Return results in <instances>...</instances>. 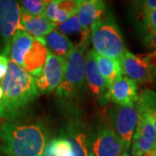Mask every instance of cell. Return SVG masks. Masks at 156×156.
Here are the masks:
<instances>
[{
  "label": "cell",
  "instance_id": "4316f807",
  "mask_svg": "<svg viewBox=\"0 0 156 156\" xmlns=\"http://www.w3.org/2000/svg\"><path fill=\"white\" fill-rule=\"evenodd\" d=\"M141 23V26L145 35L156 32V10L148 14Z\"/></svg>",
  "mask_w": 156,
  "mask_h": 156
},
{
  "label": "cell",
  "instance_id": "484cf974",
  "mask_svg": "<svg viewBox=\"0 0 156 156\" xmlns=\"http://www.w3.org/2000/svg\"><path fill=\"white\" fill-rule=\"evenodd\" d=\"M135 5L137 6V11H139V17H140L142 22L148 14L156 10V0L139 1L135 3Z\"/></svg>",
  "mask_w": 156,
  "mask_h": 156
},
{
  "label": "cell",
  "instance_id": "44dd1931",
  "mask_svg": "<svg viewBox=\"0 0 156 156\" xmlns=\"http://www.w3.org/2000/svg\"><path fill=\"white\" fill-rule=\"evenodd\" d=\"M45 44L50 53L56 56L67 59L75 46L65 35L55 29L44 38Z\"/></svg>",
  "mask_w": 156,
  "mask_h": 156
},
{
  "label": "cell",
  "instance_id": "52a82bcc",
  "mask_svg": "<svg viewBox=\"0 0 156 156\" xmlns=\"http://www.w3.org/2000/svg\"><path fill=\"white\" fill-rule=\"evenodd\" d=\"M140 117L134 106H115L111 112L112 128L122 140L127 153L132 144Z\"/></svg>",
  "mask_w": 156,
  "mask_h": 156
},
{
  "label": "cell",
  "instance_id": "ac0fdd59",
  "mask_svg": "<svg viewBox=\"0 0 156 156\" xmlns=\"http://www.w3.org/2000/svg\"><path fill=\"white\" fill-rule=\"evenodd\" d=\"M35 37L23 30H18L12 37L10 49V59L16 64L23 67V60L29 50L32 46Z\"/></svg>",
  "mask_w": 156,
  "mask_h": 156
},
{
  "label": "cell",
  "instance_id": "d6a6232c",
  "mask_svg": "<svg viewBox=\"0 0 156 156\" xmlns=\"http://www.w3.org/2000/svg\"><path fill=\"white\" fill-rule=\"evenodd\" d=\"M0 156H3V155H1V154H0Z\"/></svg>",
  "mask_w": 156,
  "mask_h": 156
},
{
  "label": "cell",
  "instance_id": "4dcf8cb0",
  "mask_svg": "<svg viewBox=\"0 0 156 156\" xmlns=\"http://www.w3.org/2000/svg\"><path fill=\"white\" fill-rule=\"evenodd\" d=\"M121 156H131V155H129L128 154H127V153H124V154H122V155Z\"/></svg>",
  "mask_w": 156,
  "mask_h": 156
},
{
  "label": "cell",
  "instance_id": "ffe728a7",
  "mask_svg": "<svg viewBox=\"0 0 156 156\" xmlns=\"http://www.w3.org/2000/svg\"><path fill=\"white\" fill-rule=\"evenodd\" d=\"M135 108L140 118L149 122L156 129V92L151 89L143 90L138 96Z\"/></svg>",
  "mask_w": 156,
  "mask_h": 156
},
{
  "label": "cell",
  "instance_id": "6da1fadb",
  "mask_svg": "<svg viewBox=\"0 0 156 156\" xmlns=\"http://www.w3.org/2000/svg\"><path fill=\"white\" fill-rule=\"evenodd\" d=\"M0 84L3 89L0 118L6 122H16L24 115L30 106L38 98L39 92L33 76L11 60L8 72Z\"/></svg>",
  "mask_w": 156,
  "mask_h": 156
},
{
  "label": "cell",
  "instance_id": "e0dca14e",
  "mask_svg": "<svg viewBox=\"0 0 156 156\" xmlns=\"http://www.w3.org/2000/svg\"><path fill=\"white\" fill-rule=\"evenodd\" d=\"M20 23L22 30L38 39H44L56 27V24L50 21L44 15L31 16L23 11H21Z\"/></svg>",
  "mask_w": 156,
  "mask_h": 156
},
{
  "label": "cell",
  "instance_id": "ba28073f",
  "mask_svg": "<svg viewBox=\"0 0 156 156\" xmlns=\"http://www.w3.org/2000/svg\"><path fill=\"white\" fill-rule=\"evenodd\" d=\"M66 62V59L49 51L43 71L38 76L33 77L39 93L50 94L57 89L64 76Z\"/></svg>",
  "mask_w": 156,
  "mask_h": 156
},
{
  "label": "cell",
  "instance_id": "7c38bea8",
  "mask_svg": "<svg viewBox=\"0 0 156 156\" xmlns=\"http://www.w3.org/2000/svg\"><path fill=\"white\" fill-rule=\"evenodd\" d=\"M137 84L127 76H122L108 89L104 101H111L119 106H134L138 100Z\"/></svg>",
  "mask_w": 156,
  "mask_h": 156
},
{
  "label": "cell",
  "instance_id": "5bb4252c",
  "mask_svg": "<svg viewBox=\"0 0 156 156\" xmlns=\"http://www.w3.org/2000/svg\"><path fill=\"white\" fill-rule=\"evenodd\" d=\"M49 54V50L45 44L44 39L35 38L32 46L24 57L23 69L37 77L43 71L45 62Z\"/></svg>",
  "mask_w": 156,
  "mask_h": 156
},
{
  "label": "cell",
  "instance_id": "4fadbf2b",
  "mask_svg": "<svg viewBox=\"0 0 156 156\" xmlns=\"http://www.w3.org/2000/svg\"><path fill=\"white\" fill-rule=\"evenodd\" d=\"M131 145L133 156H143L155 148L156 129L149 122L140 118Z\"/></svg>",
  "mask_w": 156,
  "mask_h": 156
},
{
  "label": "cell",
  "instance_id": "d4e9b609",
  "mask_svg": "<svg viewBox=\"0 0 156 156\" xmlns=\"http://www.w3.org/2000/svg\"><path fill=\"white\" fill-rule=\"evenodd\" d=\"M143 40L146 49L148 50L145 55L156 74V32L146 34Z\"/></svg>",
  "mask_w": 156,
  "mask_h": 156
},
{
  "label": "cell",
  "instance_id": "1f68e13d",
  "mask_svg": "<svg viewBox=\"0 0 156 156\" xmlns=\"http://www.w3.org/2000/svg\"><path fill=\"white\" fill-rule=\"evenodd\" d=\"M154 150L155 151V153H156V147H155V148H154Z\"/></svg>",
  "mask_w": 156,
  "mask_h": 156
},
{
  "label": "cell",
  "instance_id": "836d02e7",
  "mask_svg": "<svg viewBox=\"0 0 156 156\" xmlns=\"http://www.w3.org/2000/svg\"><path fill=\"white\" fill-rule=\"evenodd\" d=\"M155 147H156V146H155Z\"/></svg>",
  "mask_w": 156,
  "mask_h": 156
},
{
  "label": "cell",
  "instance_id": "5b68a950",
  "mask_svg": "<svg viewBox=\"0 0 156 156\" xmlns=\"http://www.w3.org/2000/svg\"><path fill=\"white\" fill-rule=\"evenodd\" d=\"M60 135L70 142L74 156H93L91 152V139L87 127L76 112L69 116L66 123L61 129Z\"/></svg>",
  "mask_w": 156,
  "mask_h": 156
},
{
  "label": "cell",
  "instance_id": "f546056e",
  "mask_svg": "<svg viewBox=\"0 0 156 156\" xmlns=\"http://www.w3.org/2000/svg\"><path fill=\"white\" fill-rule=\"evenodd\" d=\"M2 97H3V89H2V86L0 84V100L2 99Z\"/></svg>",
  "mask_w": 156,
  "mask_h": 156
},
{
  "label": "cell",
  "instance_id": "2e32d148",
  "mask_svg": "<svg viewBox=\"0 0 156 156\" xmlns=\"http://www.w3.org/2000/svg\"><path fill=\"white\" fill-rule=\"evenodd\" d=\"M85 80L92 95L103 99L108 88L98 70L93 50L85 54Z\"/></svg>",
  "mask_w": 156,
  "mask_h": 156
},
{
  "label": "cell",
  "instance_id": "cb8c5ba5",
  "mask_svg": "<svg viewBox=\"0 0 156 156\" xmlns=\"http://www.w3.org/2000/svg\"><path fill=\"white\" fill-rule=\"evenodd\" d=\"M58 29L60 30V32L63 35H76V34H81L82 38L80 40V43L83 41V29L81 27L79 21H78V17L76 15L73 16L69 19H68L67 21L62 23L58 25Z\"/></svg>",
  "mask_w": 156,
  "mask_h": 156
},
{
  "label": "cell",
  "instance_id": "7a4b0ae2",
  "mask_svg": "<svg viewBox=\"0 0 156 156\" xmlns=\"http://www.w3.org/2000/svg\"><path fill=\"white\" fill-rule=\"evenodd\" d=\"M48 136L41 122H5L0 125L1 149L7 156H42Z\"/></svg>",
  "mask_w": 156,
  "mask_h": 156
},
{
  "label": "cell",
  "instance_id": "9a60e30c",
  "mask_svg": "<svg viewBox=\"0 0 156 156\" xmlns=\"http://www.w3.org/2000/svg\"><path fill=\"white\" fill-rule=\"evenodd\" d=\"M81 0H53L46 7L44 16L56 26L77 14Z\"/></svg>",
  "mask_w": 156,
  "mask_h": 156
},
{
  "label": "cell",
  "instance_id": "7402d4cb",
  "mask_svg": "<svg viewBox=\"0 0 156 156\" xmlns=\"http://www.w3.org/2000/svg\"><path fill=\"white\" fill-rule=\"evenodd\" d=\"M42 156H74V152L70 142L59 134L48 141Z\"/></svg>",
  "mask_w": 156,
  "mask_h": 156
},
{
  "label": "cell",
  "instance_id": "d6986e66",
  "mask_svg": "<svg viewBox=\"0 0 156 156\" xmlns=\"http://www.w3.org/2000/svg\"><path fill=\"white\" fill-rule=\"evenodd\" d=\"M94 56L101 76L105 80L108 88H109L112 83L122 76L123 72L121 62L111 57L101 56L95 51Z\"/></svg>",
  "mask_w": 156,
  "mask_h": 156
},
{
  "label": "cell",
  "instance_id": "83f0119b",
  "mask_svg": "<svg viewBox=\"0 0 156 156\" xmlns=\"http://www.w3.org/2000/svg\"><path fill=\"white\" fill-rule=\"evenodd\" d=\"M9 69V59L8 56L0 54V82L6 76Z\"/></svg>",
  "mask_w": 156,
  "mask_h": 156
},
{
  "label": "cell",
  "instance_id": "277c9868",
  "mask_svg": "<svg viewBox=\"0 0 156 156\" xmlns=\"http://www.w3.org/2000/svg\"><path fill=\"white\" fill-rule=\"evenodd\" d=\"M85 47L76 45L66 59V69L62 81L56 89L59 100L69 104L83 89L85 81Z\"/></svg>",
  "mask_w": 156,
  "mask_h": 156
},
{
  "label": "cell",
  "instance_id": "8992f818",
  "mask_svg": "<svg viewBox=\"0 0 156 156\" xmlns=\"http://www.w3.org/2000/svg\"><path fill=\"white\" fill-rule=\"evenodd\" d=\"M21 8L19 2L14 0H0V39L3 44L2 54L9 56L12 37L18 30H22Z\"/></svg>",
  "mask_w": 156,
  "mask_h": 156
},
{
  "label": "cell",
  "instance_id": "603a6c76",
  "mask_svg": "<svg viewBox=\"0 0 156 156\" xmlns=\"http://www.w3.org/2000/svg\"><path fill=\"white\" fill-rule=\"evenodd\" d=\"M50 1L46 0H23L19 2L21 11L28 13L31 16L44 15L46 7Z\"/></svg>",
  "mask_w": 156,
  "mask_h": 156
},
{
  "label": "cell",
  "instance_id": "3957f363",
  "mask_svg": "<svg viewBox=\"0 0 156 156\" xmlns=\"http://www.w3.org/2000/svg\"><path fill=\"white\" fill-rule=\"evenodd\" d=\"M90 39L95 52L101 56L114 58L120 62L128 50L121 30L110 11L92 26Z\"/></svg>",
  "mask_w": 156,
  "mask_h": 156
},
{
  "label": "cell",
  "instance_id": "9c48e42d",
  "mask_svg": "<svg viewBox=\"0 0 156 156\" xmlns=\"http://www.w3.org/2000/svg\"><path fill=\"white\" fill-rule=\"evenodd\" d=\"M91 152L93 156H121L126 153L122 140L113 128L107 124L92 135Z\"/></svg>",
  "mask_w": 156,
  "mask_h": 156
},
{
  "label": "cell",
  "instance_id": "30bf717a",
  "mask_svg": "<svg viewBox=\"0 0 156 156\" xmlns=\"http://www.w3.org/2000/svg\"><path fill=\"white\" fill-rule=\"evenodd\" d=\"M123 74L127 77L139 83L153 82L156 74L145 54L135 55L127 50L121 61Z\"/></svg>",
  "mask_w": 156,
  "mask_h": 156
},
{
  "label": "cell",
  "instance_id": "f1b7e54d",
  "mask_svg": "<svg viewBox=\"0 0 156 156\" xmlns=\"http://www.w3.org/2000/svg\"><path fill=\"white\" fill-rule=\"evenodd\" d=\"M143 156H156V153H155V151L154 150H151L149 151V152H147V154H145Z\"/></svg>",
  "mask_w": 156,
  "mask_h": 156
},
{
  "label": "cell",
  "instance_id": "8fae6325",
  "mask_svg": "<svg viewBox=\"0 0 156 156\" xmlns=\"http://www.w3.org/2000/svg\"><path fill=\"white\" fill-rule=\"evenodd\" d=\"M106 13V4L101 0H83L78 9L76 16L83 31L84 45H88L92 26L100 21Z\"/></svg>",
  "mask_w": 156,
  "mask_h": 156
}]
</instances>
